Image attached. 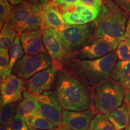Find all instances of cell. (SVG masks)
I'll return each mask as SVG.
<instances>
[{
	"label": "cell",
	"instance_id": "obj_1",
	"mask_svg": "<svg viewBox=\"0 0 130 130\" xmlns=\"http://www.w3.org/2000/svg\"><path fill=\"white\" fill-rule=\"evenodd\" d=\"M56 93L63 110H94L92 87L85 81L64 69L58 71L54 84Z\"/></svg>",
	"mask_w": 130,
	"mask_h": 130
},
{
	"label": "cell",
	"instance_id": "obj_2",
	"mask_svg": "<svg viewBox=\"0 0 130 130\" xmlns=\"http://www.w3.org/2000/svg\"><path fill=\"white\" fill-rule=\"evenodd\" d=\"M118 60L115 52L94 60H81L69 56L63 59L62 69L83 79L93 88L109 78Z\"/></svg>",
	"mask_w": 130,
	"mask_h": 130
},
{
	"label": "cell",
	"instance_id": "obj_3",
	"mask_svg": "<svg viewBox=\"0 0 130 130\" xmlns=\"http://www.w3.org/2000/svg\"><path fill=\"white\" fill-rule=\"evenodd\" d=\"M129 14L112 0H104L98 16L93 21V40L98 38L120 42L123 40Z\"/></svg>",
	"mask_w": 130,
	"mask_h": 130
},
{
	"label": "cell",
	"instance_id": "obj_4",
	"mask_svg": "<svg viewBox=\"0 0 130 130\" xmlns=\"http://www.w3.org/2000/svg\"><path fill=\"white\" fill-rule=\"evenodd\" d=\"M92 98L95 111L103 114L114 111L124 102L122 90L110 77L93 87Z\"/></svg>",
	"mask_w": 130,
	"mask_h": 130
},
{
	"label": "cell",
	"instance_id": "obj_5",
	"mask_svg": "<svg viewBox=\"0 0 130 130\" xmlns=\"http://www.w3.org/2000/svg\"><path fill=\"white\" fill-rule=\"evenodd\" d=\"M9 23L19 32L36 30L42 28L41 4L24 1L13 7Z\"/></svg>",
	"mask_w": 130,
	"mask_h": 130
},
{
	"label": "cell",
	"instance_id": "obj_6",
	"mask_svg": "<svg viewBox=\"0 0 130 130\" xmlns=\"http://www.w3.org/2000/svg\"><path fill=\"white\" fill-rule=\"evenodd\" d=\"M57 31L66 57L74 54L93 41L94 25L93 22L84 25H67Z\"/></svg>",
	"mask_w": 130,
	"mask_h": 130
},
{
	"label": "cell",
	"instance_id": "obj_7",
	"mask_svg": "<svg viewBox=\"0 0 130 130\" xmlns=\"http://www.w3.org/2000/svg\"><path fill=\"white\" fill-rule=\"evenodd\" d=\"M52 65V60L48 53L37 55L25 54L18 60L12 69V74L27 79L40 71L48 69Z\"/></svg>",
	"mask_w": 130,
	"mask_h": 130
},
{
	"label": "cell",
	"instance_id": "obj_8",
	"mask_svg": "<svg viewBox=\"0 0 130 130\" xmlns=\"http://www.w3.org/2000/svg\"><path fill=\"white\" fill-rule=\"evenodd\" d=\"M39 111L56 127L62 126V113L56 92L48 90L37 95Z\"/></svg>",
	"mask_w": 130,
	"mask_h": 130
},
{
	"label": "cell",
	"instance_id": "obj_9",
	"mask_svg": "<svg viewBox=\"0 0 130 130\" xmlns=\"http://www.w3.org/2000/svg\"><path fill=\"white\" fill-rule=\"evenodd\" d=\"M119 42L98 38L93 40L83 48L71 55L81 60H94L115 52Z\"/></svg>",
	"mask_w": 130,
	"mask_h": 130
},
{
	"label": "cell",
	"instance_id": "obj_10",
	"mask_svg": "<svg viewBox=\"0 0 130 130\" xmlns=\"http://www.w3.org/2000/svg\"><path fill=\"white\" fill-rule=\"evenodd\" d=\"M42 40L47 53L52 60V66L58 71L62 69V61L64 57V50L62 40L55 29L43 30Z\"/></svg>",
	"mask_w": 130,
	"mask_h": 130
},
{
	"label": "cell",
	"instance_id": "obj_11",
	"mask_svg": "<svg viewBox=\"0 0 130 130\" xmlns=\"http://www.w3.org/2000/svg\"><path fill=\"white\" fill-rule=\"evenodd\" d=\"M1 106L21 101L27 84L24 79L12 74L1 81Z\"/></svg>",
	"mask_w": 130,
	"mask_h": 130
},
{
	"label": "cell",
	"instance_id": "obj_12",
	"mask_svg": "<svg viewBox=\"0 0 130 130\" xmlns=\"http://www.w3.org/2000/svg\"><path fill=\"white\" fill-rule=\"evenodd\" d=\"M58 70L51 65L48 69L40 71L28 79L27 91L35 95H39L50 90L54 86Z\"/></svg>",
	"mask_w": 130,
	"mask_h": 130
},
{
	"label": "cell",
	"instance_id": "obj_13",
	"mask_svg": "<svg viewBox=\"0 0 130 130\" xmlns=\"http://www.w3.org/2000/svg\"><path fill=\"white\" fill-rule=\"evenodd\" d=\"M100 10L79 4L66 8L61 13L67 25H84L95 21L100 14Z\"/></svg>",
	"mask_w": 130,
	"mask_h": 130
},
{
	"label": "cell",
	"instance_id": "obj_14",
	"mask_svg": "<svg viewBox=\"0 0 130 130\" xmlns=\"http://www.w3.org/2000/svg\"><path fill=\"white\" fill-rule=\"evenodd\" d=\"M96 113V111L90 110L82 111L63 110L62 126L72 130H87Z\"/></svg>",
	"mask_w": 130,
	"mask_h": 130
},
{
	"label": "cell",
	"instance_id": "obj_15",
	"mask_svg": "<svg viewBox=\"0 0 130 130\" xmlns=\"http://www.w3.org/2000/svg\"><path fill=\"white\" fill-rule=\"evenodd\" d=\"M41 6L42 30L50 28L60 30L67 25L61 11L53 0H50Z\"/></svg>",
	"mask_w": 130,
	"mask_h": 130
},
{
	"label": "cell",
	"instance_id": "obj_16",
	"mask_svg": "<svg viewBox=\"0 0 130 130\" xmlns=\"http://www.w3.org/2000/svg\"><path fill=\"white\" fill-rule=\"evenodd\" d=\"M110 78L122 90L124 102L130 101V61L119 60L114 66Z\"/></svg>",
	"mask_w": 130,
	"mask_h": 130
},
{
	"label": "cell",
	"instance_id": "obj_17",
	"mask_svg": "<svg viewBox=\"0 0 130 130\" xmlns=\"http://www.w3.org/2000/svg\"><path fill=\"white\" fill-rule=\"evenodd\" d=\"M42 36V29L28 31L21 34V45L25 54L37 55L47 53L43 43Z\"/></svg>",
	"mask_w": 130,
	"mask_h": 130
},
{
	"label": "cell",
	"instance_id": "obj_18",
	"mask_svg": "<svg viewBox=\"0 0 130 130\" xmlns=\"http://www.w3.org/2000/svg\"><path fill=\"white\" fill-rule=\"evenodd\" d=\"M39 111L37 95H32L25 90L22 98L16 107V115L24 119L28 124L32 116Z\"/></svg>",
	"mask_w": 130,
	"mask_h": 130
},
{
	"label": "cell",
	"instance_id": "obj_19",
	"mask_svg": "<svg viewBox=\"0 0 130 130\" xmlns=\"http://www.w3.org/2000/svg\"><path fill=\"white\" fill-rule=\"evenodd\" d=\"M109 120L115 130H122L128 128L129 123V115L128 111V104L123 102L121 106L114 111L104 114Z\"/></svg>",
	"mask_w": 130,
	"mask_h": 130
},
{
	"label": "cell",
	"instance_id": "obj_20",
	"mask_svg": "<svg viewBox=\"0 0 130 130\" xmlns=\"http://www.w3.org/2000/svg\"><path fill=\"white\" fill-rule=\"evenodd\" d=\"M20 34L14 29L9 22L4 24L0 34V49L8 50Z\"/></svg>",
	"mask_w": 130,
	"mask_h": 130
},
{
	"label": "cell",
	"instance_id": "obj_21",
	"mask_svg": "<svg viewBox=\"0 0 130 130\" xmlns=\"http://www.w3.org/2000/svg\"><path fill=\"white\" fill-rule=\"evenodd\" d=\"M24 50L21 45L20 35L16 37L12 46L10 48V62L8 68V75L12 74V69L18 60L23 57Z\"/></svg>",
	"mask_w": 130,
	"mask_h": 130
},
{
	"label": "cell",
	"instance_id": "obj_22",
	"mask_svg": "<svg viewBox=\"0 0 130 130\" xmlns=\"http://www.w3.org/2000/svg\"><path fill=\"white\" fill-rule=\"evenodd\" d=\"M29 128L39 130H54L56 126L42 115L40 111L32 116L28 123Z\"/></svg>",
	"mask_w": 130,
	"mask_h": 130
},
{
	"label": "cell",
	"instance_id": "obj_23",
	"mask_svg": "<svg viewBox=\"0 0 130 130\" xmlns=\"http://www.w3.org/2000/svg\"><path fill=\"white\" fill-rule=\"evenodd\" d=\"M89 128L92 130H115L113 124L102 113H96L91 121Z\"/></svg>",
	"mask_w": 130,
	"mask_h": 130
},
{
	"label": "cell",
	"instance_id": "obj_24",
	"mask_svg": "<svg viewBox=\"0 0 130 130\" xmlns=\"http://www.w3.org/2000/svg\"><path fill=\"white\" fill-rule=\"evenodd\" d=\"M16 103L8 104L1 106L0 115L1 125L9 127L10 123L16 115Z\"/></svg>",
	"mask_w": 130,
	"mask_h": 130
},
{
	"label": "cell",
	"instance_id": "obj_25",
	"mask_svg": "<svg viewBox=\"0 0 130 130\" xmlns=\"http://www.w3.org/2000/svg\"><path fill=\"white\" fill-rule=\"evenodd\" d=\"M13 7L8 0H0V25L3 28L5 23L8 22L12 16Z\"/></svg>",
	"mask_w": 130,
	"mask_h": 130
},
{
	"label": "cell",
	"instance_id": "obj_26",
	"mask_svg": "<svg viewBox=\"0 0 130 130\" xmlns=\"http://www.w3.org/2000/svg\"><path fill=\"white\" fill-rule=\"evenodd\" d=\"M115 52L119 60L130 61V43L129 42L122 40L119 43Z\"/></svg>",
	"mask_w": 130,
	"mask_h": 130
},
{
	"label": "cell",
	"instance_id": "obj_27",
	"mask_svg": "<svg viewBox=\"0 0 130 130\" xmlns=\"http://www.w3.org/2000/svg\"><path fill=\"white\" fill-rule=\"evenodd\" d=\"M10 62V56L8 50L0 49V77L1 81L8 76V68Z\"/></svg>",
	"mask_w": 130,
	"mask_h": 130
},
{
	"label": "cell",
	"instance_id": "obj_28",
	"mask_svg": "<svg viewBox=\"0 0 130 130\" xmlns=\"http://www.w3.org/2000/svg\"><path fill=\"white\" fill-rule=\"evenodd\" d=\"M9 127L12 130H28L29 126L27 122L18 115H15Z\"/></svg>",
	"mask_w": 130,
	"mask_h": 130
},
{
	"label": "cell",
	"instance_id": "obj_29",
	"mask_svg": "<svg viewBox=\"0 0 130 130\" xmlns=\"http://www.w3.org/2000/svg\"><path fill=\"white\" fill-rule=\"evenodd\" d=\"M53 1L61 12L69 6L79 4V0H53Z\"/></svg>",
	"mask_w": 130,
	"mask_h": 130
},
{
	"label": "cell",
	"instance_id": "obj_30",
	"mask_svg": "<svg viewBox=\"0 0 130 130\" xmlns=\"http://www.w3.org/2000/svg\"><path fill=\"white\" fill-rule=\"evenodd\" d=\"M79 4L86 7L101 9L104 0H79Z\"/></svg>",
	"mask_w": 130,
	"mask_h": 130
},
{
	"label": "cell",
	"instance_id": "obj_31",
	"mask_svg": "<svg viewBox=\"0 0 130 130\" xmlns=\"http://www.w3.org/2000/svg\"><path fill=\"white\" fill-rule=\"evenodd\" d=\"M123 11L130 14V0H112Z\"/></svg>",
	"mask_w": 130,
	"mask_h": 130
},
{
	"label": "cell",
	"instance_id": "obj_32",
	"mask_svg": "<svg viewBox=\"0 0 130 130\" xmlns=\"http://www.w3.org/2000/svg\"><path fill=\"white\" fill-rule=\"evenodd\" d=\"M123 40H125L130 43V17L128 19L127 24H126L125 31L124 36H123Z\"/></svg>",
	"mask_w": 130,
	"mask_h": 130
},
{
	"label": "cell",
	"instance_id": "obj_33",
	"mask_svg": "<svg viewBox=\"0 0 130 130\" xmlns=\"http://www.w3.org/2000/svg\"><path fill=\"white\" fill-rule=\"evenodd\" d=\"M24 0H8V1L13 6H17L21 3H22Z\"/></svg>",
	"mask_w": 130,
	"mask_h": 130
},
{
	"label": "cell",
	"instance_id": "obj_34",
	"mask_svg": "<svg viewBox=\"0 0 130 130\" xmlns=\"http://www.w3.org/2000/svg\"><path fill=\"white\" fill-rule=\"evenodd\" d=\"M54 130H72L69 128H68L67 127H65V126H58V127H56V129Z\"/></svg>",
	"mask_w": 130,
	"mask_h": 130
},
{
	"label": "cell",
	"instance_id": "obj_35",
	"mask_svg": "<svg viewBox=\"0 0 130 130\" xmlns=\"http://www.w3.org/2000/svg\"><path fill=\"white\" fill-rule=\"evenodd\" d=\"M26 1H28L29 2L34 3V4H40V3L39 2V0H26Z\"/></svg>",
	"mask_w": 130,
	"mask_h": 130
},
{
	"label": "cell",
	"instance_id": "obj_36",
	"mask_svg": "<svg viewBox=\"0 0 130 130\" xmlns=\"http://www.w3.org/2000/svg\"><path fill=\"white\" fill-rule=\"evenodd\" d=\"M50 1V0H39V3L40 4H45V3H46V2H48V1Z\"/></svg>",
	"mask_w": 130,
	"mask_h": 130
},
{
	"label": "cell",
	"instance_id": "obj_37",
	"mask_svg": "<svg viewBox=\"0 0 130 130\" xmlns=\"http://www.w3.org/2000/svg\"><path fill=\"white\" fill-rule=\"evenodd\" d=\"M7 126H5L3 125H1V127H0V130H7Z\"/></svg>",
	"mask_w": 130,
	"mask_h": 130
},
{
	"label": "cell",
	"instance_id": "obj_38",
	"mask_svg": "<svg viewBox=\"0 0 130 130\" xmlns=\"http://www.w3.org/2000/svg\"><path fill=\"white\" fill-rule=\"evenodd\" d=\"M128 111H129V118H130V101L129 102V103L128 104Z\"/></svg>",
	"mask_w": 130,
	"mask_h": 130
},
{
	"label": "cell",
	"instance_id": "obj_39",
	"mask_svg": "<svg viewBox=\"0 0 130 130\" xmlns=\"http://www.w3.org/2000/svg\"><path fill=\"white\" fill-rule=\"evenodd\" d=\"M28 130H39V129H35V128H29Z\"/></svg>",
	"mask_w": 130,
	"mask_h": 130
},
{
	"label": "cell",
	"instance_id": "obj_40",
	"mask_svg": "<svg viewBox=\"0 0 130 130\" xmlns=\"http://www.w3.org/2000/svg\"><path fill=\"white\" fill-rule=\"evenodd\" d=\"M127 128H128V130H130V122L129 123V125H128Z\"/></svg>",
	"mask_w": 130,
	"mask_h": 130
},
{
	"label": "cell",
	"instance_id": "obj_41",
	"mask_svg": "<svg viewBox=\"0 0 130 130\" xmlns=\"http://www.w3.org/2000/svg\"><path fill=\"white\" fill-rule=\"evenodd\" d=\"M7 130H12V129H11L9 127H8V128H7Z\"/></svg>",
	"mask_w": 130,
	"mask_h": 130
},
{
	"label": "cell",
	"instance_id": "obj_42",
	"mask_svg": "<svg viewBox=\"0 0 130 130\" xmlns=\"http://www.w3.org/2000/svg\"><path fill=\"white\" fill-rule=\"evenodd\" d=\"M122 130H128V128H125V129H122Z\"/></svg>",
	"mask_w": 130,
	"mask_h": 130
},
{
	"label": "cell",
	"instance_id": "obj_43",
	"mask_svg": "<svg viewBox=\"0 0 130 130\" xmlns=\"http://www.w3.org/2000/svg\"><path fill=\"white\" fill-rule=\"evenodd\" d=\"M87 130H92V129H90V128H89V129H87Z\"/></svg>",
	"mask_w": 130,
	"mask_h": 130
}]
</instances>
